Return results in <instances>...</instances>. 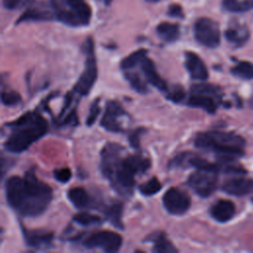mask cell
<instances>
[{
	"mask_svg": "<svg viewBox=\"0 0 253 253\" xmlns=\"http://www.w3.org/2000/svg\"><path fill=\"white\" fill-rule=\"evenodd\" d=\"M4 188L8 205L24 217L42 214L52 200V189L37 178L34 168L27 171L24 178L9 177Z\"/></svg>",
	"mask_w": 253,
	"mask_h": 253,
	"instance_id": "cell-1",
	"label": "cell"
},
{
	"mask_svg": "<svg viewBox=\"0 0 253 253\" xmlns=\"http://www.w3.org/2000/svg\"><path fill=\"white\" fill-rule=\"evenodd\" d=\"M5 126L10 129V134L4 142V148L12 153L26 151L48 128L47 122L38 112H27Z\"/></svg>",
	"mask_w": 253,
	"mask_h": 253,
	"instance_id": "cell-2",
	"label": "cell"
},
{
	"mask_svg": "<svg viewBox=\"0 0 253 253\" xmlns=\"http://www.w3.org/2000/svg\"><path fill=\"white\" fill-rule=\"evenodd\" d=\"M194 144L197 148L216 153L221 161H232L244 154L245 140L233 132L211 130L198 133Z\"/></svg>",
	"mask_w": 253,
	"mask_h": 253,
	"instance_id": "cell-3",
	"label": "cell"
},
{
	"mask_svg": "<svg viewBox=\"0 0 253 253\" xmlns=\"http://www.w3.org/2000/svg\"><path fill=\"white\" fill-rule=\"evenodd\" d=\"M56 21L77 28L88 26L92 17V9L85 0H50Z\"/></svg>",
	"mask_w": 253,
	"mask_h": 253,
	"instance_id": "cell-4",
	"label": "cell"
},
{
	"mask_svg": "<svg viewBox=\"0 0 253 253\" xmlns=\"http://www.w3.org/2000/svg\"><path fill=\"white\" fill-rule=\"evenodd\" d=\"M82 50L85 54L84 68L77 82L75 83L73 90L77 94L85 96L91 91L98 77V66L95 55V45L94 41L91 37L85 40L82 45Z\"/></svg>",
	"mask_w": 253,
	"mask_h": 253,
	"instance_id": "cell-5",
	"label": "cell"
},
{
	"mask_svg": "<svg viewBox=\"0 0 253 253\" xmlns=\"http://www.w3.org/2000/svg\"><path fill=\"white\" fill-rule=\"evenodd\" d=\"M191 96L188 99V106L201 108L210 114H213L220 101L221 90L219 87L208 83L194 84L191 87Z\"/></svg>",
	"mask_w": 253,
	"mask_h": 253,
	"instance_id": "cell-6",
	"label": "cell"
},
{
	"mask_svg": "<svg viewBox=\"0 0 253 253\" xmlns=\"http://www.w3.org/2000/svg\"><path fill=\"white\" fill-rule=\"evenodd\" d=\"M195 40L202 45L209 48H215L220 43L219 25L208 17H201L194 24Z\"/></svg>",
	"mask_w": 253,
	"mask_h": 253,
	"instance_id": "cell-7",
	"label": "cell"
},
{
	"mask_svg": "<svg viewBox=\"0 0 253 253\" xmlns=\"http://www.w3.org/2000/svg\"><path fill=\"white\" fill-rule=\"evenodd\" d=\"M123 243L122 236L110 230L97 231L87 236L83 245L88 249H101L105 252H117L121 249Z\"/></svg>",
	"mask_w": 253,
	"mask_h": 253,
	"instance_id": "cell-8",
	"label": "cell"
},
{
	"mask_svg": "<svg viewBox=\"0 0 253 253\" xmlns=\"http://www.w3.org/2000/svg\"><path fill=\"white\" fill-rule=\"evenodd\" d=\"M217 181L215 172L198 170L189 176L187 184L197 195L207 198L215 191Z\"/></svg>",
	"mask_w": 253,
	"mask_h": 253,
	"instance_id": "cell-9",
	"label": "cell"
},
{
	"mask_svg": "<svg viewBox=\"0 0 253 253\" xmlns=\"http://www.w3.org/2000/svg\"><path fill=\"white\" fill-rule=\"evenodd\" d=\"M165 210L174 215L184 214L191 207V199L189 195L175 187L168 189L162 198Z\"/></svg>",
	"mask_w": 253,
	"mask_h": 253,
	"instance_id": "cell-10",
	"label": "cell"
},
{
	"mask_svg": "<svg viewBox=\"0 0 253 253\" xmlns=\"http://www.w3.org/2000/svg\"><path fill=\"white\" fill-rule=\"evenodd\" d=\"M127 117V113L117 101H108L103 115L101 126L111 132H123V118Z\"/></svg>",
	"mask_w": 253,
	"mask_h": 253,
	"instance_id": "cell-11",
	"label": "cell"
},
{
	"mask_svg": "<svg viewBox=\"0 0 253 253\" xmlns=\"http://www.w3.org/2000/svg\"><path fill=\"white\" fill-rule=\"evenodd\" d=\"M54 20L56 21L55 12L50 0H48L33 4L28 7L26 11L18 18L16 24L18 25L26 22H46Z\"/></svg>",
	"mask_w": 253,
	"mask_h": 253,
	"instance_id": "cell-12",
	"label": "cell"
},
{
	"mask_svg": "<svg viewBox=\"0 0 253 253\" xmlns=\"http://www.w3.org/2000/svg\"><path fill=\"white\" fill-rule=\"evenodd\" d=\"M25 242L28 246L37 250H45L51 247L53 233L42 229H27L21 225Z\"/></svg>",
	"mask_w": 253,
	"mask_h": 253,
	"instance_id": "cell-13",
	"label": "cell"
},
{
	"mask_svg": "<svg viewBox=\"0 0 253 253\" xmlns=\"http://www.w3.org/2000/svg\"><path fill=\"white\" fill-rule=\"evenodd\" d=\"M184 64L192 79L200 81H205L208 79V68L203 59L197 53L193 51H186Z\"/></svg>",
	"mask_w": 253,
	"mask_h": 253,
	"instance_id": "cell-14",
	"label": "cell"
},
{
	"mask_svg": "<svg viewBox=\"0 0 253 253\" xmlns=\"http://www.w3.org/2000/svg\"><path fill=\"white\" fill-rule=\"evenodd\" d=\"M222 191L232 196H245L253 192V180L237 177L226 180L222 185Z\"/></svg>",
	"mask_w": 253,
	"mask_h": 253,
	"instance_id": "cell-15",
	"label": "cell"
},
{
	"mask_svg": "<svg viewBox=\"0 0 253 253\" xmlns=\"http://www.w3.org/2000/svg\"><path fill=\"white\" fill-rule=\"evenodd\" d=\"M140 68L146 78V80L155 88H157L161 92H168L169 87L165 80L159 75V73L156 70V67L153 63V61L148 58L147 56L142 60L140 63Z\"/></svg>",
	"mask_w": 253,
	"mask_h": 253,
	"instance_id": "cell-16",
	"label": "cell"
},
{
	"mask_svg": "<svg viewBox=\"0 0 253 253\" xmlns=\"http://www.w3.org/2000/svg\"><path fill=\"white\" fill-rule=\"evenodd\" d=\"M210 213L211 217L216 221L226 222L234 216L235 206L231 201L218 200L211 206L210 210Z\"/></svg>",
	"mask_w": 253,
	"mask_h": 253,
	"instance_id": "cell-17",
	"label": "cell"
},
{
	"mask_svg": "<svg viewBox=\"0 0 253 253\" xmlns=\"http://www.w3.org/2000/svg\"><path fill=\"white\" fill-rule=\"evenodd\" d=\"M144 241L151 242L152 251L157 253H173L177 252L178 250L175 246L169 241L167 235L163 231H155L146 236Z\"/></svg>",
	"mask_w": 253,
	"mask_h": 253,
	"instance_id": "cell-18",
	"label": "cell"
},
{
	"mask_svg": "<svg viewBox=\"0 0 253 253\" xmlns=\"http://www.w3.org/2000/svg\"><path fill=\"white\" fill-rule=\"evenodd\" d=\"M156 33L165 42H174L180 38V26L176 23L161 22L156 27Z\"/></svg>",
	"mask_w": 253,
	"mask_h": 253,
	"instance_id": "cell-19",
	"label": "cell"
},
{
	"mask_svg": "<svg viewBox=\"0 0 253 253\" xmlns=\"http://www.w3.org/2000/svg\"><path fill=\"white\" fill-rule=\"evenodd\" d=\"M224 36L225 39L234 45H242L249 39V31L244 26L234 24L225 30Z\"/></svg>",
	"mask_w": 253,
	"mask_h": 253,
	"instance_id": "cell-20",
	"label": "cell"
},
{
	"mask_svg": "<svg viewBox=\"0 0 253 253\" xmlns=\"http://www.w3.org/2000/svg\"><path fill=\"white\" fill-rule=\"evenodd\" d=\"M67 198L70 203L77 209H83L90 204L88 193L81 187H74L68 190Z\"/></svg>",
	"mask_w": 253,
	"mask_h": 253,
	"instance_id": "cell-21",
	"label": "cell"
},
{
	"mask_svg": "<svg viewBox=\"0 0 253 253\" xmlns=\"http://www.w3.org/2000/svg\"><path fill=\"white\" fill-rule=\"evenodd\" d=\"M105 214L108 220L117 228L124 229V224L122 221L123 215V204L121 202H115L107 207L105 210Z\"/></svg>",
	"mask_w": 253,
	"mask_h": 253,
	"instance_id": "cell-22",
	"label": "cell"
},
{
	"mask_svg": "<svg viewBox=\"0 0 253 253\" xmlns=\"http://www.w3.org/2000/svg\"><path fill=\"white\" fill-rule=\"evenodd\" d=\"M147 56V49L144 48H139L133 52H131L129 55L125 57L121 61V68L126 71V70H130L134 68L137 65H140L142 60Z\"/></svg>",
	"mask_w": 253,
	"mask_h": 253,
	"instance_id": "cell-23",
	"label": "cell"
},
{
	"mask_svg": "<svg viewBox=\"0 0 253 253\" xmlns=\"http://www.w3.org/2000/svg\"><path fill=\"white\" fill-rule=\"evenodd\" d=\"M222 6L229 12L244 13L253 9V0H223Z\"/></svg>",
	"mask_w": 253,
	"mask_h": 253,
	"instance_id": "cell-24",
	"label": "cell"
},
{
	"mask_svg": "<svg viewBox=\"0 0 253 253\" xmlns=\"http://www.w3.org/2000/svg\"><path fill=\"white\" fill-rule=\"evenodd\" d=\"M125 72V78L130 85V87L135 90L139 94H146L148 92L146 84L143 82L142 78L136 73L129 70H126Z\"/></svg>",
	"mask_w": 253,
	"mask_h": 253,
	"instance_id": "cell-25",
	"label": "cell"
},
{
	"mask_svg": "<svg viewBox=\"0 0 253 253\" xmlns=\"http://www.w3.org/2000/svg\"><path fill=\"white\" fill-rule=\"evenodd\" d=\"M231 73L236 77L242 79L253 78V64L248 61H240L234 67L231 68Z\"/></svg>",
	"mask_w": 253,
	"mask_h": 253,
	"instance_id": "cell-26",
	"label": "cell"
},
{
	"mask_svg": "<svg viewBox=\"0 0 253 253\" xmlns=\"http://www.w3.org/2000/svg\"><path fill=\"white\" fill-rule=\"evenodd\" d=\"M73 220L82 225V226H90V225H97L102 223V218L96 214H92L89 212H79L73 216Z\"/></svg>",
	"mask_w": 253,
	"mask_h": 253,
	"instance_id": "cell-27",
	"label": "cell"
},
{
	"mask_svg": "<svg viewBox=\"0 0 253 253\" xmlns=\"http://www.w3.org/2000/svg\"><path fill=\"white\" fill-rule=\"evenodd\" d=\"M162 188V185L160 183V181L156 178V177H152L150 178L147 182H145L144 184L139 186V192L143 195V196H153L156 193H158Z\"/></svg>",
	"mask_w": 253,
	"mask_h": 253,
	"instance_id": "cell-28",
	"label": "cell"
},
{
	"mask_svg": "<svg viewBox=\"0 0 253 253\" xmlns=\"http://www.w3.org/2000/svg\"><path fill=\"white\" fill-rule=\"evenodd\" d=\"M22 98L19 93L15 91H3L1 94L2 104L8 107L16 106L21 102Z\"/></svg>",
	"mask_w": 253,
	"mask_h": 253,
	"instance_id": "cell-29",
	"label": "cell"
},
{
	"mask_svg": "<svg viewBox=\"0 0 253 253\" xmlns=\"http://www.w3.org/2000/svg\"><path fill=\"white\" fill-rule=\"evenodd\" d=\"M100 99L98 98V99H96L93 103H92V105H91V107H90V110H89V114H88V116H87V118H86V125L88 126H91L94 123H95V121L97 120V118H98V116H99V114H100V111H101V108H100Z\"/></svg>",
	"mask_w": 253,
	"mask_h": 253,
	"instance_id": "cell-30",
	"label": "cell"
},
{
	"mask_svg": "<svg viewBox=\"0 0 253 253\" xmlns=\"http://www.w3.org/2000/svg\"><path fill=\"white\" fill-rule=\"evenodd\" d=\"M166 96L170 101H172L174 103H180L185 98V91H184L183 87L175 86L171 90H168Z\"/></svg>",
	"mask_w": 253,
	"mask_h": 253,
	"instance_id": "cell-31",
	"label": "cell"
},
{
	"mask_svg": "<svg viewBox=\"0 0 253 253\" xmlns=\"http://www.w3.org/2000/svg\"><path fill=\"white\" fill-rule=\"evenodd\" d=\"M34 1L36 0H2V4L7 10H16L32 4Z\"/></svg>",
	"mask_w": 253,
	"mask_h": 253,
	"instance_id": "cell-32",
	"label": "cell"
},
{
	"mask_svg": "<svg viewBox=\"0 0 253 253\" xmlns=\"http://www.w3.org/2000/svg\"><path fill=\"white\" fill-rule=\"evenodd\" d=\"M144 131H145V128L137 127L128 135V141L132 148L134 149L139 148V137L143 134Z\"/></svg>",
	"mask_w": 253,
	"mask_h": 253,
	"instance_id": "cell-33",
	"label": "cell"
},
{
	"mask_svg": "<svg viewBox=\"0 0 253 253\" xmlns=\"http://www.w3.org/2000/svg\"><path fill=\"white\" fill-rule=\"evenodd\" d=\"M53 175H54V178L60 183H67L71 179V176H72L70 169L67 167L56 169L53 172Z\"/></svg>",
	"mask_w": 253,
	"mask_h": 253,
	"instance_id": "cell-34",
	"label": "cell"
},
{
	"mask_svg": "<svg viewBox=\"0 0 253 253\" xmlns=\"http://www.w3.org/2000/svg\"><path fill=\"white\" fill-rule=\"evenodd\" d=\"M167 14H168V16H170L172 18H179V19L184 18L183 8L181 5H179L177 3H173L168 7Z\"/></svg>",
	"mask_w": 253,
	"mask_h": 253,
	"instance_id": "cell-35",
	"label": "cell"
},
{
	"mask_svg": "<svg viewBox=\"0 0 253 253\" xmlns=\"http://www.w3.org/2000/svg\"><path fill=\"white\" fill-rule=\"evenodd\" d=\"M145 1L150 2V3H156V2H159V1H161V0H145Z\"/></svg>",
	"mask_w": 253,
	"mask_h": 253,
	"instance_id": "cell-36",
	"label": "cell"
},
{
	"mask_svg": "<svg viewBox=\"0 0 253 253\" xmlns=\"http://www.w3.org/2000/svg\"><path fill=\"white\" fill-rule=\"evenodd\" d=\"M104 1H105V3H106V4H110L113 0H104Z\"/></svg>",
	"mask_w": 253,
	"mask_h": 253,
	"instance_id": "cell-37",
	"label": "cell"
}]
</instances>
